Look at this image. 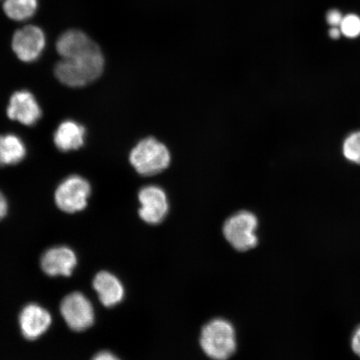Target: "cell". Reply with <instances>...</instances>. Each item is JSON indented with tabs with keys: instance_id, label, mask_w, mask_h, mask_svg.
I'll return each mask as SVG.
<instances>
[{
	"instance_id": "obj_1",
	"label": "cell",
	"mask_w": 360,
	"mask_h": 360,
	"mask_svg": "<svg viewBox=\"0 0 360 360\" xmlns=\"http://www.w3.org/2000/svg\"><path fill=\"white\" fill-rule=\"evenodd\" d=\"M105 58L100 47L91 40L79 51L61 58L55 67L56 78L69 87L85 86L103 73Z\"/></svg>"
},
{
	"instance_id": "obj_2",
	"label": "cell",
	"mask_w": 360,
	"mask_h": 360,
	"mask_svg": "<svg viewBox=\"0 0 360 360\" xmlns=\"http://www.w3.org/2000/svg\"><path fill=\"white\" fill-rule=\"evenodd\" d=\"M200 345L210 358L227 360L236 349L235 328L225 319H213L202 328Z\"/></svg>"
},
{
	"instance_id": "obj_3",
	"label": "cell",
	"mask_w": 360,
	"mask_h": 360,
	"mask_svg": "<svg viewBox=\"0 0 360 360\" xmlns=\"http://www.w3.org/2000/svg\"><path fill=\"white\" fill-rule=\"evenodd\" d=\"M170 160L168 148L155 138L142 139L129 155L130 163L143 176L160 174L169 167Z\"/></svg>"
},
{
	"instance_id": "obj_4",
	"label": "cell",
	"mask_w": 360,
	"mask_h": 360,
	"mask_svg": "<svg viewBox=\"0 0 360 360\" xmlns=\"http://www.w3.org/2000/svg\"><path fill=\"white\" fill-rule=\"evenodd\" d=\"M258 219L254 214L240 211L225 221L223 233L225 238L236 250L248 251L258 244L256 229Z\"/></svg>"
},
{
	"instance_id": "obj_5",
	"label": "cell",
	"mask_w": 360,
	"mask_h": 360,
	"mask_svg": "<svg viewBox=\"0 0 360 360\" xmlns=\"http://www.w3.org/2000/svg\"><path fill=\"white\" fill-rule=\"evenodd\" d=\"M91 187L79 175H71L58 186L56 202L58 209L65 213L74 214L86 208Z\"/></svg>"
},
{
	"instance_id": "obj_6",
	"label": "cell",
	"mask_w": 360,
	"mask_h": 360,
	"mask_svg": "<svg viewBox=\"0 0 360 360\" xmlns=\"http://www.w3.org/2000/svg\"><path fill=\"white\" fill-rule=\"evenodd\" d=\"M60 311L68 326L80 332L91 327L94 321V310L91 302L82 292H75L62 300Z\"/></svg>"
},
{
	"instance_id": "obj_7",
	"label": "cell",
	"mask_w": 360,
	"mask_h": 360,
	"mask_svg": "<svg viewBox=\"0 0 360 360\" xmlns=\"http://www.w3.org/2000/svg\"><path fill=\"white\" fill-rule=\"evenodd\" d=\"M46 44V37L41 28L27 25L17 30L12 39V49L22 62L30 63L38 60Z\"/></svg>"
},
{
	"instance_id": "obj_8",
	"label": "cell",
	"mask_w": 360,
	"mask_h": 360,
	"mask_svg": "<svg viewBox=\"0 0 360 360\" xmlns=\"http://www.w3.org/2000/svg\"><path fill=\"white\" fill-rule=\"evenodd\" d=\"M141 209L139 214L143 221L158 224L163 221L169 211V202L165 192L154 186L141 188L139 193Z\"/></svg>"
},
{
	"instance_id": "obj_9",
	"label": "cell",
	"mask_w": 360,
	"mask_h": 360,
	"mask_svg": "<svg viewBox=\"0 0 360 360\" xmlns=\"http://www.w3.org/2000/svg\"><path fill=\"white\" fill-rule=\"evenodd\" d=\"M77 264L75 252L66 246H57L48 250L41 258L43 271L49 276L69 277Z\"/></svg>"
},
{
	"instance_id": "obj_10",
	"label": "cell",
	"mask_w": 360,
	"mask_h": 360,
	"mask_svg": "<svg viewBox=\"0 0 360 360\" xmlns=\"http://www.w3.org/2000/svg\"><path fill=\"white\" fill-rule=\"evenodd\" d=\"M8 118L25 125H34L41 117V110L32 94L21 90L13 94L8 106Z\"/></svg>"
},
{
	"instance_id": "obj_11",
	"label": "cell",
	"mask_w": 360,
	"mask_h": 360,
	"mask_svg": "<svg viewBox=\"0 0 360 360\" xmlns=\"http://www.w3.org/2000/svg\"><path fill=\"white\" fill-rule=\"evenodd\" d=\"M51 323L52 317L48 310L35 304L25 306L20 315L22 335L30 340H37L44 335Z\"/></svg>"
},
{
	"instance_id": "obj_12",
	"label": "cell",
	"mask_w": 360,
	"mask_h": 360,
	"mask_svg": "<svg viewBox=\"0 0 360 360\" xmlns=\"http://www.w3.org/2000/svg\"><path fill=\"white\" fill-rule=\"evenodd\" d=\"M93 285L101 303L106 307H114L124 299V286L119 278L111 273H98L94 278Z\"/></svg>"
},
{
	"instance_id": "obj_13",
	"label": "cell",
	"mask_w": 360,
	"mask_h": 360,
	"mask_svg": "<svg viewBox=\"0 0 360 360\" xmlns=\"http://www.w3.org/2000/svg\"><path fill=\"white\" fill-rule=\"evenodd\" d=\"M85 129L75 121L67 120L58 126L53 141L63 152L78 150L84 142Z\"/></svg>"
},
{
	"instance_id": "obj_14",
	"label": "cell",
	"mask_w": 360,
	"mask_h": 360,
	"mask_svg": "<svg viewBox=\"0 0 360 360\" xmlns=\"http://www.w3.org/2000/svg\"><path fill=\"white\" fill-rule=\"evenodd\" d=\"M26 155L25 143L15 134L0 135V165L20 163Z\"/></svg>"
},
{
	"instance_id": "obj_15",
	"label": "cell",
	"mask_w": 360,
	"mask_h": 360,
	"mask_svg": "<svg viewBox=\"0 0 360 360\" xmlns=\"http://www.w3.org/2000/svg\"><path fill=\"white\" fill-rule=\"evenodd\" d=\"M38 8V0H4L3 10L11 20L24 21L33 17Z\"/></svg>"
},
{
	"instance_id": "obj_16",
	"label": "cell",
	"mask_w": 360,
	"mask_h": 360,
	"mask_svg": "<svg viewBox=\"0 0 360 360\" xmlns=\"http://www.w3.org/2000/svg\"><path fill=\"white\" fill-rule=\"evenodd\" d=\"M343 153L346 159L360 165V131L354 132L346 138L343 145Z\"/></svg>"
},
{
	"instance_id": "obj_17",
	"label": "cell",
	"mask_w": 360,
	"mask_h": 360,
	"mask_svg": "<svg viewBox=\"0 0 360 360\" xmlns=\"http://www.w3.org/2000/svg\"><path fill=\"white\" fill-rule=\"evenodd\" d=\"M341 34L349 39L357 38L360 35V17L354 13L345 15L340 25Z\"/></svg>"
},
{
	"instance_id": "obj_18",
	"label": "cell",
	"mask_w": 360,
	"mask_h": 360,
	"mask_svg": "<svg viewBox=\"0 0 360 360\" xmlns=\"http://www.w3.org/2000/svg\"><path fill=\"white\" fill-rule=\"evenodd\" d=\"M343 18L344 16L340 11L331 10L327 13L326 21L331 27H340Z\"/></svg>"
},
{
	"instance_id": "obj_19",
	"label": "cell",
	"mask_w": 360,
	"mask_h": 360,
	"mask_svg": "<svg viewBox=\"0 0 360 360\" xmlns=\"http://www.w3.org/2000/svg\"><path fill=\"white\" fill-rule=\"evenodd\" d=\"M351 346H352L355 354H357L360 358V326L354 333Z\"/></svg>"
},
{
	"instance_id": "obj_20",
	"label": "cell",
	"mask_w": 360,
	"mask_h": 360,
	"mask_svg": "<svg viewBox=\"0 0 360 360\" xmlns=\"http://www.w3.org/2000/svg\"><path fill=\"white\" fill-rule=\"evenodd\" d=\"M92 360H120L114 354L108 352V351H102L98 353Z\"/></svg>"
},
{
	"instance_id": "obj_21",
	"label": "cell",
	"mask_w": 360,
	"mask_h": 360,
	"mask_svg": "<svg viewBox=\"0 0 360 360\" xmlns=\"http://www.w3.org/2000/svg\"><path fill=\"white\" fill-rule=\"evenodd\" d=\"M8 212V202L6 197L0 192V219L6 217Z\"/></svg>"
},
{
	"instance_id": "obj_22",
	"label": "cell",
	"mask_w": 360,
	"mask_h": 360,
	"mask_svg": "<svg viewBox=\"0 0 360 360\" xmlns=\"http://www.w3.org/2000/svg\"><path fill=\"white\" fill-rule=\"evenodd\" d=\"M328 34L333 39H339L342 34L340 27H331V29L328 31Z\"/></svg>"
}]
</instances>
